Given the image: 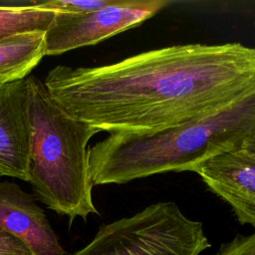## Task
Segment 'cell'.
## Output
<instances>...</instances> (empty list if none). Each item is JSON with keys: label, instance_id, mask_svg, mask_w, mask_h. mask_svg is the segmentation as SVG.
I'll return each instance as SVG.
<instances>
[{"label": "cell", "instance_id": "obj_1", "mask_svg": "<svg viewBox=\"0 0 255 255\" xmlns=\"http://www.w3.org/2000/svg\"><path fill=\"white\" fill-rule=\"evenodd\" d=\"M44 86L70 116L99 131L142 134L205 118L255 93V48L184 44L94 68L59 65Z\"/></svg>", "mask_w": 255, "mask_h": 255}, {"label": "cell", "instance_id": "obj_2", "mask_svg": "<svg viewBox=\"0 0 255 255\" xmlns=\"http://www.w3.org/2000/svg\"><path fill=\"white\" fill-rule=\"evenodd\" d=\"M255 132V93L205 118L152 133H113L89 148L94 185L123 184L167 171H194Z\"/></svg>", "mask_w": 255, "mask_h": 255}, {"label": "cell", "instance_id": "obj_3", "mask_svg": "<svg viewBox=\"0 0 255 255\" xmlns=\"http://www.w3.org/2000/svg\"><path fill=\"white\" fill-rule=\"evenodd\" d=\"M31 126L30 182L36 197L70 224L99 214L92 196L89 141L97 128L70 116L35 76L26 78Z\"/></svg>", "mask_w": 255, "mask_h": 255}, {"label": "cell", "instance_id": "obj_4", "mask_svg": "<svg viewBox=\"0 0 255 255\" xmlns=\"http://www.w3.org/2000/svg\"><path fill=\"white\" fill-rule=\"evenodd\" d=\"M210 246L202 223L165 201L102 225L92 241L71 255H200Z\"/></svg>", "mask_w": 255, "mask_h": 255}, {"label": "cell", "instance_id": "obj_5", "mask_svg": "<svg viewBox=\"0 0 255 255\" xmlns=\"http://www.w3.org/2000/svg\"><path fill=\"white\" fill-rule=\"evenodd\" d=\"M169 4L167 0H116L91 12H56L45 32L46 56L103 42L139 26Z\"/></svg>", "mask_w": 255, "mask_h": 255}, {"label": "cell", "instance_id": "obj_6", "mask_svg": "<svg viewBox=\"0 0 255 255\" xmlns=\"http://www.w3.org/2000/svg\"><path fill=\"white\" fill-rule=\"evenodd\" d=\"M195 172L231 206L241 224L255 230V151L241 144L205 160Z\"/></svg>", "mask_w": 255, "mask_h": 255}, {"label": "cell", "instance_id": "obj_7", "mask_svg": "<svg viewBox=\"0 0 255 255\" xmlns=\"http://www.w3.org/2000/svg\"><path fill=\"white\" fill-rule=\"evenodd\" d=\"M30 142L26 79L0 85V177L29 181Z\"/></svg>", "mask_w": 255, "mask_h": 255}, {"label": "cell", "instance_id": "obj_8", "mask_svg": "<svg viewBox=\"0 0 255 255\" xmlns=\"http://www.w3.org/2000/svg\"><path fill=\"white\" fill-rule=\"evenodd\" d=\"M0 227L34 255H65L44 210L17 183L0 181Z\"/></svg>", "mask_w": 255, "mask_h": 255}, {"label": "cell", "instance_id": "obj_9", "mask_svg": "<svg viewBox=\"0 0 255 255\" xmlns=\"http://www.w3.org/2000/svg\"><path fill=\"white\" fill-rule=\"evenodd\" d=\"M46 31H30L0 40V85L25 80L46 56Z\"/></svg>", "mask_w": 255, "mask_h": 255}, {"label": "cell", "instance_id": "obj_10", "mask_svg": "<svg viewBox=\"0 0 255 255\" xmlns=\"http://www.w3.org/2000/svg\"><path fill=\"white\" fill-rule=\"evenodd\" d=\"M55 13L41 9L0 6V40L23 32L46 31Z\"/></svg>", "mask_w": 255, "mask_h": 255}, {"label": "cell", "instance_id": "obj_11", "mask_svg": "<svg viewBox=\"0 0 255 255\" xmlns=\"http://www.w3.org/2000/svg\"><path fill=\"white\" fill-rule=\"evenodd\" d=\"M215 255H255V230L248 236H236L222 244Z\"/></svg>", "mask_w": 255, "mask_h": 255}, {"label": "cell", "instance_id": "obj_12", "mask_svg": "<svg viewBox=\"0 0 255 255\" xmlns=\"http://www.w3.org/2000/svg\"><path fill=\"white\" fill-rule=\"evenodd\" d=\"M0 255H34L21 240L0 227Z\"/></svg>", "mask_w": 255, "mask_h": 255}, {"label": "cell", "instance_id": "obj_13", "mask_svg": "<svg viewBox=\"0 0 255 255\" xmlns=\"http://www.w3.org/2000/svg\"><path fill=\"white\" fill-rule=\"evenodd\" d=\"M242 145L250 150L255 151V132L252 133L248 138H246L244 140V142L242 143Z\"/></svg>", "mask_w": 255, "mask_h": 255}]
</instances>
